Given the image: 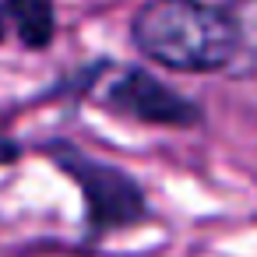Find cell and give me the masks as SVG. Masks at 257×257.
<instances>
[{
    "label": "cell",
    "instance_id": "6da1fadb",
    "mask_svg": "<svg viewBox=\"0 0 257 257\" xmlns=\"http://www.w3.org/2000/svg\"><path fill=\"white\" fill-rule=\"evenodd\" d=\"M131 46L176 74H218L243 53V22L211 0H145L131 18Z\"/></svg>",
    "mask_w": 257,
    "mask_h": 257
},
{
    "label": "cell",
    "instance_id": "7a4b0ae2",
    "mask_svg": "<svg viewBox=\"0 0 257 257\" xmlns=\"http://www.w3.org/2000/svg\"><path fill=\"white\" fill-rule=\"evenodd\" d=\"M39 152L81 190V201H85L81 243L92 246L106 236L148 225L155 218L148 190L131 169L92 155L88 148H81L71 138H46V141H39Z\"/></svg>",
    "mask_w": 257,
    "mask_h": 257
},
{
    "label": "cell",
    "instance_id": "3957f363",
    "mask_svg": "<svg viewBox=\"0 0 257 257\" xmlns=\"http://www.w3.org/2000/svg\"><path fill=\"white\" fill-rule=\"evenodd\" d=\"M102 106L116 116H127L134 123H148V127H176V131H190L204 123V106L190 95H183L180 88L166 85L162 78H155L148 67H123L113 81H106L102 88Z\"/></svg>",
    "mask_w": 257,
    "mask_h": 257
},
{
    "label": "cell",
    "instance_id": "277c9868",
    "mask_svg": "<svg viewBox=\"0 0 257 257\" xmlns=\"http://www.w3.org/2000/svg\"><path fill=\"white\" fill-rule=\"evenodd\" d=\"M11 32L32 53H43L57 36V0H0Z\"/></svg>",
    "mask_w": 257,
    "mask_h": 257
},
{
    "label": "cell",
    "instance_id": "5b68a950",
    "mask_svg": "<svg viewBox=\"0 0 257 257\" xmlns=\"http://www.w3.org/2000/svg\"><path fill=\"white\" fill-rule=\"evenodd\" d=\"M109 67H113L109 60H92V64H81L78 71H71V74H64L57 85H50L43 95H57V99H60V95H85L88 88H95V85L102 81V74H106Z\"/></svg>",
    "mask_w": 257,
    "mask_h": 257
},
{
    "label": "cell",
    "instance_id": "8992f818",
    "mask_svg": "<svg viewBox=\"0 0 257 257\" xmlns=\"http://www.w3.org/2000/svg\"><path fill=\"white\" fill-rule=\"evenodd\" d=\"M22 155H25V145H22L8 127H0V169H4V166H15Z\"/></svg>",
    "mask_w": 257,
    "mask_h": 257
},
{
    "label": "cell",
    "instance_id": "52a82bcc",
    "mask_svg": "<svg viewBox=\"0 0 257 257\" xmlns=\"http://www.w3.org/2000/svg\"><path fill=\"white\" fill-rule=\"evenodd\" d=\"M8 32H11V22H8V15H4V8H0V43L8 39Z\"/></svg>",
    "mask_w": 257,
    "mask_h": 257
}]
</instances>
